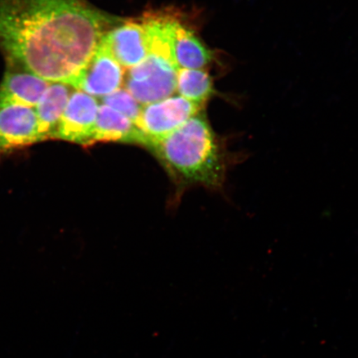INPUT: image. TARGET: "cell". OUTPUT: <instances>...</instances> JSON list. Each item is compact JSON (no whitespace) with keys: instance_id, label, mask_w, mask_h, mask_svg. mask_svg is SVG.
<instances>
[{"instance_id":"cell-1","label":"cell","mask_w":358,"mask_h":358,"mask_svg":"<svg viewBox=\"0 0 358 358\" xmlns=\"http://www.w3.org/2000/svg\"><path fill=\"white\" fill-rule=\"evenodd\" d=\"M87 0H0L6 64L71 87L118 22Z\"/></svg>"},{"instance_id":"cell-2","label":"cell","mask_w":358,"mask_h":358,"mask_svg":"<svg viewBox=\"0 0 358 358\" xmlns=\"http://www.w3.org/2000/svg\"><path fill=\"white\" fill-rule=\"evenodd\" d=\"M149 149L179 185L213 191L223 189L229 170L245 159L228 150L226 141L214 132L201 113Z\"/></svg>"},{"instance_id":"cell-3","label":"cell","mask_w":358,"mask_h":358,"mask_svg":"<svg viewBox=\"0 0 358 358\" xmlns=\"http://www.w3.org/2000/svg\"><path fill=\"white\" fill-rule=\"evenodd\" d=\"M141 20L149 51L141 64L125 73L124 85L134 99L145 106L173 96L179 67L173 49L177 17L170 13L152 12Z\"/></svg>"},{"instance_id":"cell-4","label":"cell","mask_w":358,"mask_h":358,"mask_svg":"<svg viewBox=\"0 0 358 358\" xmlns=\"http://www.w3.org/2000/svg\"><path fill=\"white\" fill-rule=\"evenodd\" d=\"M201 107L180 96L151 103L143 107L136 125L150 148L201 113Z\"/></svg>"},{"instance_id":"cell-5","label":"cell","mask_w":358,"mask_h":358,"mask_svg":"<svg viewBox=\"0 0 358 358\" xmlns=\"http://www.w3.org/2000/svg\"><path fill=\"white\" fill-rule=\"evenodd\" d=\"M99 106L95 97L78 90L71 92L53 140L92 145Z\"/></svg>"},{"instance_id":"cell-6","label":"cell","mask_w":358,"mask_h":358,"mask_svg":"<svg viewBox=\"0 0 358 358\" xmlns=\"http://www.w3.org/2000/svg\"><path fill=\"white\" fill-rule=\"evenodd\" d=\"M124 74V67L101 42L71 87L93 97L102 98L122 87Z\"/></svg>"},{"instance_id":"cell-7","label":"cell","mask_w":358,"mask_h":358,"mask_svg":"<svg viewBox=\"0 0 358 358\" xmlns=\"http://www.w3.org/2000/svg\"><path fill=\"white\" fill-rule=\"evenodd\" d=\"M44 141L34 108L11 106L0 108V155Z\"/></svg>"},{"instance_id":"cell-8","label":"cell","mask_w":358,"mask_h":358,"mask_svg":"<svg viewBox=\"0 0 358 358\" xmlns=\"http://www.w3.org/2000/svg\"><path fill=\"white\" fill-rule=\"evenodd\" d=\"M101 43L124 69H129L145 59L148 55L146 31L141 17L120 21L104 36Z\"/></svg>"},{"instance_id":"cell-9","label":"cell","mask_w":358,"mask_h":358,"mask_svg":"<svg viewBox=\"0 0 358 358\" xmlns=\"http://www.w3.org/2000/svg\"><path fill=\"white\" fill-rule=\"evenodd\" d=\"M50 83L21 67L6 64L0 83V108L22 106L34 109Z\"/></svg>"},{"instance_id":"cell-10","label":"cell","mask_w":358,"mask_h":358,"mask_svg":"<svg viewBox=\"0 0 358 358\" xmlns=\"http://www.w3.org/2000/svg\"><path fill=\"white\" fill-rule=\"evenodd\" d=\"M173 49L179 69L205 70L215 60L212 49L179 19L174 24Z\"/></svg>"},{"instance_id":"cell-11","label":"cell","mask_w":358,"mask_h":358,"mask_svg":"<svg viewBox=\"0 0 358 358\" xmlns=\"http://www.w3.org/2000/svg\"><path fill=\"white\" fill-rule=\"evenodd\" d=\"M98 142L131 143L145 146L144 137L136 124L103 104L98 110L93 145Z\"/></svg>"},{"instance_id":"cell-12","label":"cell","mask_w":358,"mask_h":358,"mask_svg":"<svg viewBox=\"0 0 358 358\" xmlns=\"http://www.w3.org/2000/svg\"><path fill=\"white\" fill-rule=\"evenodd\" d=\"M71 96L70 87L51 83L34 110L37 115L43 140H53L58 124Z\"/></svg>"},{"instance_id":"cell-13","label":"cell","mask_w":358,"mask_h":358,"mask_svg":"<svg viewBox=\"0 0 358 358\" xmlns=\"http://www.w3.org/2000/svg\"><path fill=\"white\" fill-rule=\"evenodd\" d=\"M176 92L185 99L204 107L215 94L213 78L206 70L179 69Z\"/></svg>"},{"instance_id":"cell-14","label":"cell","mask_w":358,"mask_h":358,"mask_svg":"<svg viewBox=\"0 0 358 358\" xmlns=\"http://www.w3.org/2000/svg\"><path fill=\"white\" fill-rule=\"evenodd\" d=\"M103 105L119 112L136 124L141 114L143 106L125 89H119L101 98Z\"/></svg>"}]
</instances>
